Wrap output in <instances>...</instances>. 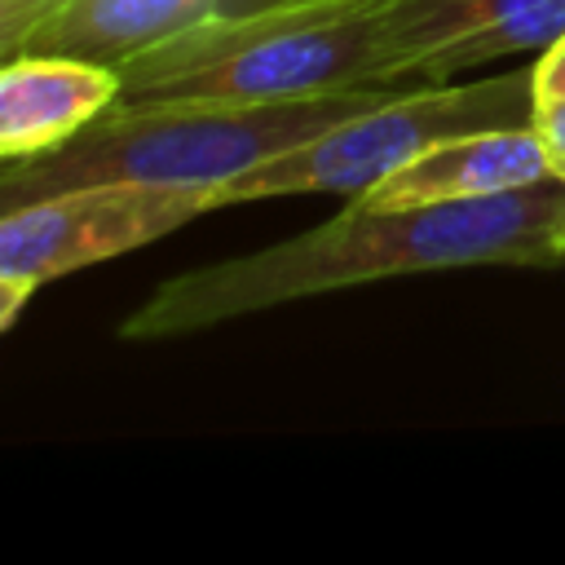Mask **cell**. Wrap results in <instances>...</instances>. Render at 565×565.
<instances>
[{
	"label": "cell",
	"instance_id": "obj_1",
	"mask_svg": "<svg viewBox=\"0 0 565 565\" xmlns=\"http://www.w3.org/2000/svg\"><path fill=\"white\" fill-rule=\"evenodd\" d=\"M565 216V181H539L512 194L428 203V207H358L203 269L159 282L119 327L124 340H172L207 331L274 305L362 287L375 278L468 269V265H556V230Z\"/></svg>",
	"mask_w": 565,
	"mask_h": 565
},
{
	"label": "cell",
	"instance_id": "obj_2",
	"mask_svg": "<svg viewBox=\"0 0 565 565\" xmlns=\"http://www.w3.org/2000/svg\"><path fill=\"white\" fill-rule=\"evenodd\" d=\"M402 88L415 84H371L291 102H115L53 154L4 163L0 212L102 181L216 190Z\"/></svg>",
	"mask_w": 565,
	"mask_h": 565
},
{
	"label": "cell",
	"instance_id": "obj_3",
	"mask_svg": "<svg viewBox=\"0 0 565 565\" xmlns=\"http://www.w3.org/2000/svg\"><path fill=\"white\" fill-rule=\"evenodd\" d=\"M119 102H291L384 84L380 0L221 9L119 66Z\"/></svg>",
	"mask_w": 565,
	"mask_h": 565
},
{
	"label": "cell",
	"instance_id": "obj_4",
	"mask_svg": "<svg viewBox=\"0 0 565 565\" xmlns=\"http://www.w3.org/2000/svg\"><path fill=\"white\" fill-rule=\"evenodd\" d=\"M534 115H539L534 66L499 71L468 84H446V79L415 84L256 163L252 172L216 185L212 203L230 207V203L274 199V194H349L353 199L446 137L534 124Z\"/></svg>",
	"mask_w": 565,
	"mask_h": 565
},
{
	"label": "cell",
	"instance_id": "obj_5",
	"mask_svg": "<svg viewBox=\"0 0 565 565\" xmlns=\"http://www.w3.org/2000/svg\"><path fill=\"white\" fill-rule=\"evenodd\" d=\"M216 212L207 185L102 181L31 199L0 216V327L53 278L137 252L194 216Z\"/></svg>",
	"mask_w": 565,
	"mask_h": 565
},
{
	"label": "cell",
	"instance_id": "obj_6",
	"mask_svg": "<svg viewBox=\"0 0 565 565\" xmlns=\"http://www.w3.org/2000/svg\"><path fill=\"white\" fill-rule=\"evenodd\" d=\"M565 35V0H380L384 84H441Z\"/></svg>",
	"mask_w": 565,
	"mask_h": 565
},
{
	"label": "cell",
	"instance_id": "obj_7",
	"mask_svg": "<svg viewBox=\"0 0 565 565\" xmlns=\"http://www.w3.org/2000/svg\"><path fill=\"white\" fill-rule=\"evenodd\" d=\"M552 181L547 146L534 124L512 128H481L463 137H446L388 177H380L371 190L353 194L358 207H428V203H459V199H490L512 194L525 185Z\"/></svg>",
	"mask_w": 565,
	"mask_h": 565
},
{
	"label": "cell",
	"instance_id": "obj_8",
	"mask_svg": "<svg viewBox=\"0 0 565 565\" xmlns=\"http://www.w3.org/2000/svg\"><path fill=\"white\" fill-rule=\"evenodd\" d=\"M124 93L119 66L66 57V53H18L0 66V154L4 163L40 159L79 137Z\"/></svg>",
	"mask_w": 565,
	"mask_h": 565
},
{
	"label": "cell",
	"instance_id": "obj_9",
	"mask_svg": "<svg viewBox=\"0 0 565 565\" xmlns=\"http://www.w3.org/2000/svg\"><path fill=\"white\" fill-rule=\"evenodd\" d=\"M221 9L225 0H53L22 53H66L124 66Z\"/></svg>",
	"mask_w": 565,
	"mask_h": 565
},
{
	"label": "cell",
	"instance_id": "obj_10",
	"mask_svg": "<svg viewBox=\"0 0 565 565\" xmlns=\"http://www.w3.org/2000/svg\"><path fill=\"white\" fill-rule=\"evenodd\" d=\"M534 128H539V137H543V146H547L552 177L565 181V102H539Z\"/></svg>",
	"mask_w": 565,
	"mask_h": 565
},
{
	"label": "cell",
	"instance_id": "obj_11",
	"mask_svg": "<svg viewBox=\"0 0 565 565\" xmlns=\"http://www.w3.org/2000/svg\"><path fill=\"white\" fill-rule=\"evenodd\" d=\"M534 93L539 102H565V35L534 57Z\"/></svg>",
	"mask_w": 565,
	"mask_h": 565
},
{
	"label": "cell",
	"instance_id": "obj_12",
	"mask_svg": "<svg viewBox=\"0 0 565 565\" xmlns=\"http://www.w3.org/2000/svg\"><path fill=\"white\" fill-rule=\"evenodd\" d=\"M556 252H561V260H565V216H561V230H556Z\"/></svg>",
	"mask_w": 565,
	"mask_h": 565
},
{
	"label": "cell",
	"instance_id": "obj_13",
	"mask_svg": "<svg viewBox=\"0 0 565 565\" xmlns=\"http://www.w3.org/2000/svg\"><path fill=\"white\" fill-rule=\"evenodd\" d=\"M252 4H260V0H252Z\"/></svg>",
	"mask_w": 565,
	"mask_h": 565
}]
</instances>
